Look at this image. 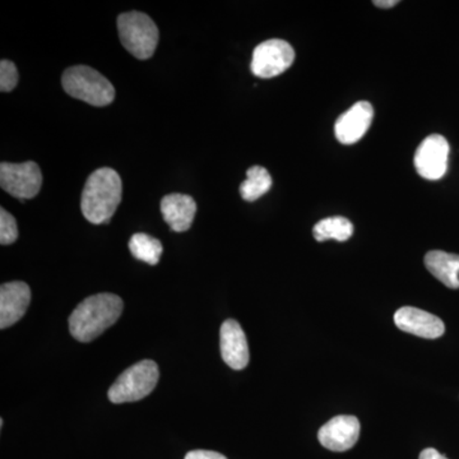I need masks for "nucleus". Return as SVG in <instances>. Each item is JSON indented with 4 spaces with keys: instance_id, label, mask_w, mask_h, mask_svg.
Masks as SVG:
<instances>
[{
    "instance_id": "23",
    "label": "nucleus",
    "mask_w": 459,
    "mask_h": 459,
    "mask_svg": "<svg viewBox=\"0 0 459 459\" xmlns=\"http://www.w3.org/2000/svg\"><path fill=\"white\" fill-rule=\"evenodd\" d=\"M373 4L377 8L388 9L397 5L398 2L397 0H385H385H376V2H373Z\"/></svg>"
},
{
    "instance_id": "18",
    "label": "nucleus",
    "mask_w": 459,
    "mask_h": 459,
    "mask_svg": "<svg viewBox=\"0 0 459 459\" xmlns=\"http://www.w3.org/2000/svg\"><path fill=\"white\" fill-rule=\"evenodd\" d=\"M129 249L134 258L138 261L148 263L150 265H156L161 258L162 247L161 241L159 238H152L151 235L138 232L133 235L129 240Z\"/></svg>"
},
{
    "instance_id": "20",
    "label": "nucleus",
    "mask_w": 459,
    "mask_h": 459,
    "mask_svg": "<svg viewBox=\"0 0 459 459\" xmlns=\"http://www.w3.org/2000/svg\"><path fill=\"white\" fill-rule=\"evenodd\" d=\"M18 83L17 66L11 60L3 59L0 62V91L11 92Z\"/></svg>"
},
{
    "instance_id": "13",
    "label": "nucleus",
    "mask_w": 459,
    "mask_h": 459,
    "mask_svg": "<svg viewBox=\"0 0 459 459\" xmlns=\"http://www.w3.org/2000/svg\"><path fill=\"white\" fill-rule=\"evenodd\" d=\"M221 355L223 361L231 369L243 370L249 364V347L243 328L237 320L228 319L223 322L220 331Z\"/></svg>"
},
{
    "instance_id": "7",
    "label": "nucleus",
    "mask_w": 459,
    "mask_h": 459,
    "mask_svg": "<svg viewBox=\"0 0 459 459\" xmlns=\"http://www.w3.org/2000/svg\"><path fill=\"white\" fill-rule=\"evenodd\" d=\"M0 186L8 195L25 202V199L36 197L42 186V174L36 162L27 161L23 164L0 165Z\"/></svg>"
},
{
    "instance_id": "10",
    "label": "nucleus",
    "mask_w": 459,
    "mask_h": 459,
    "mask_svg": "<svg viewBox=\"0 0 459 459\" xmlns=\"http://www.w3.org/2000/svg\"><path fill=\"white\" fill-rule=\"evenodd\" d=\"M373 117L374 108L370 102H356L337 119L334 126L337 141L342 144H353L360 141L370 128Z\"/></svg>"
},
{
    "instance_id": "2",
    "label": "nucleus",
    "mask_w": 459,
    "mask_h": 459,
    "mask_svg": "<svg viewBox=\"0 0 459 459\" xmlns=\"http://www.w3.org/2000/svg\"><path fill=\"white\" fill-rule=\"evenodd\" d=\"M123 183L119 174L111 168L93 171L84 186L81 210L84 219L95 225L110 222L122 202Z\"/></svg>"
},
{
    "instance_id": "5",
    "label": "nucleus",
    "mask_w": 459,
    "mask_h": 459,
    "mask_svg": "<svg viewBox=\"0 0 459 459\" xmlns=\"http://www.w3.org/2000/svg\"><path fill=\"white\" fill-rule=\"evenodd\" d=\"M159 379L160 370L155 361L137 362L115 380L108 389V400L115 404L143 400L152 394Z\"/></svg>"
},
{
    "instance_id": "4",
    "label": "nucleus",
    "mask_w": 459,
    "mask_h": 459,
    "mask_svg": "<svg viewBox=\"0 0 459 459\" xmlns=\"http://www.w3.org/2000/svg\"><path fill=\"white\" fill-rule=\"evenodd\" d=\"M120 41L133 56L150 59L155 54L160 33L152 18L142 12H128L117 17Z\"/></svg>"
},
{
    "instance_id": "19",
    "label": "nucleus",
    "mask_w": 459,
    "mask_h": 459,
    "mask_svg": "<svg viewBox=\"0 0 459 459\" xmlns=\"http://www.w3.org/2000/svg\"><path fill=\"white\" fill-rule=\"evenodd\" d=\"M18 238L17 221L4 208L0 210V244L11 246Z\"/></svg>"
},
{
    "instance_id": "9",
    "label": "nucleus",
    "mask_w": 459,
    "mask_h": 459,
    "mask_svg": "<svg viewBox=\"0 0 459 459\" xmlns=\"http://www.w3.org/2000/svg\"><path fill=\"white\" fill-rule=\"evenodd\" d=\"M360 422L355 416H336L319 429L318 439L325 448L333 452H346L359 440Z\"/></svg>"
},
{
    "instance_id": "22",
    "label": "nucleus",
    "mask_w": 459,
    "mask_h": 459,
    "mask_svg": "<svg viewBox=\"0 0 459 459\" xmlns=\"http://www.w3.org/2000/svg\"><path fill=\"white\" fill-rule=\"evenodd\" d=\"M419 459H448V458L444 457L443 455H440V453L437 452V449L428 448V449H425V451L421 452V455H420Z\"/></svg>"
},
{
    "instance_id": "17",
    "label": "nucleus",
    "mask_w": 459,
    "mask_h": 459,
    "mask_svg": "<svg viewBox=\"0 0 459 459\" xmlns=\"http://www.w3.org/2000/svg\"><path fill=\"white\" fill-rule=\"evenodd\" d=\"M272 177L263 166H252L247 169V179L241 183L240 195L244 201L255 202L263 197L272 188Z\"/></svg>"
},
{
    "instance_id": "21",
    "label": "nucleus",
    "mask_w": 459,
    "mask_h": 459,
    "mask_svg": "<svg viewBox=\"0 0 459 459\" xmlns=\"http://www.w3.org/2000/svg\"><path fill=\"white\" fill-rule=\"evenodd\" d=\"M186 459H228L225 455H222L221 453H217L213 451H202V449H198V451L189 452L188 455H186Z\"/></svg>"
},
{
    "instance_id": "12",
    "label": "nucleus",
    "mask_w": 459,
    "mask_h": 459,
    "mask_svg": "<svg viewBox=\"0 0 459 459\" xmlns=\"http://www.w3.org/2000/svg\"><path fill=\"white\" fill-rule=\"evenodd\" d=\"M394 323L401 331L428 340L442 337L446 332L442 319L418 307H401L394 313Z\"/></svg>"
},
{
    "instance_id": "15",
    "label": "nucleus",
    "mask_w": 459,
    "mask_h": 459,
    "mask_svg": "<svg viewBox=\"0 0 459 459\" xmlns=\"http://www.w3.org/2000/svg\"><path fill=\"white\" fill-rule=\"evenodd\" d=\"M425 265L431 274L449 289H459V255L431 250L424 259Z\"/></svg>"
},
{
    "instance_id": "6",
    "label": "nucleus",
    "mask_w": 459,
    "mask_h": 459,
    "mask_svg": "<svg viewBox=\"0 0 459 459\" xmlns=\"http://www.w3.org/2000/svg\"><path fill=\"white\" fill-rule=\"evenodd\" d=\"M295 62V50L289 42L272 39L259 44L253 51L252 74L259 78L277 77Z\"/></svg>"
},
{
    "instance_id": "3",
    "label": "nucleus",
    "mask_w": 459,
    "mask_h": 459,
    "mask_svg": "<svg viewBox=\"0 0 459 459\" xmlns=\"http://www.w3.org/2000/svg\"><path fill=\"white\" fill-rule=\"evenodd\" d=\"M62 84L69 96L92 107H108L115 99L113 84L91 66L75 65L66 69L63 74Z\"/></svg>"
},
{
    "instance_id": "11",
    "label": "nucleus",
    "mask_w": 459,
    "mask_h": 459,
    "mask_svg": "<svg viewBox=\"0 0 459 459\" xmlns=\"http://www.w3.org/2000/svg\"><path fill=\"white\" fill-rule=\"evenodd\" d=\"M31 301V289L22 281L3 283L0 287V328L16 325L25 316Z\"/></svg>"
},
{
    "instance_id": "16",
    "label": "nucleus",
    "mask_w": 459,
    "mask_h": 459,
    "mask_svg": "<svg viewBox=\"0 0 459 459\" xmlns=\"http://www.w3.org/2000/svg\"><path fill=\"white\" fill-rule=\"evenodd\" d=\"M313 235L318 243L327 240L347 241L353 235V225L346 217L334 216L320 220L313 228Z\"/></svg>"
},
{
    "instance_id": "14",
    "label": "nucleus",
    "mask_w": 459,
    "mask_h": 459,
    "mask_svg": "<svg viewBox=\"0 0 459 459\" xmlns=\"http://www.w3.org/2000/svg\"><path fill=\"white\" fill-rule=\"evenodd\" d=\"M161 213L172 231L184 232L195 221L197 204L190 195L172 193L162 198Z\"/></svg>"
},
{
    "instance_id": "1",
    "label": "nucleus",
    "mask_w": 459,
    "mask_h": 459,
    "mask_svg": "<svg viewBox=\"0 0 459 459\" xmlns=\"http://www.w3.org/2000/svg\"><path fill=\"white\" fill-rule=\"evenodd\" d=\"M123 307L122 298L117 295L104 292L90 296L69 316V331L75 340L89 343L117 322Z\"/></svg>"
},
{
    "instance_id": "8",
    "label": "nucleus",
    "mask_w": 459,
    "mask_h": 459,
    "mask_svg": "<svg viewBox=\"0 0 459 459\" xmlns=\"http://www.w3.org/2000/svg\"><path fill=\"white\" fill-rule=\"evenodd\" d=\"M448 141L440 134L425 138L413 157L416 171L427 180H439L448 170Z\"/></svg>"
}]
</instances>
